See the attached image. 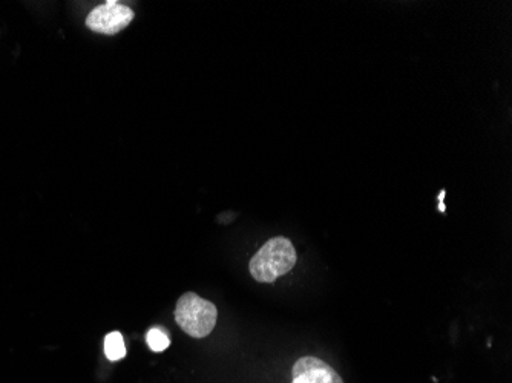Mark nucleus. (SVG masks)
I'll list each match as a JSON object with an SVG mask.
<instances>
[{
	"instance_id": "obj_1",
	"label": "nucleus",
	"mask_w": 512,
	"mask_h": 383,
	"mask_svg": "<svg viewBox=\"0 0 512 383\" xmlns=\"http://www.w3.org/2000/svg\"><path fill=\"white\" fill-rule=\"evenodd\" d=\"M296 259L298 256L292 241L284 236H276L269 239L250 259V275L255 281L272 284L295 267Z\"/></svg>"
},
{
	"instance_id": "obj_3",
	"label": "nucleus",
	"mask_w": 512,
	"mask_h": 383,
	"mask_svg": "<svg viewBox=\"0 0 512 383\" xmlns=\"http://www.w3.org/2000/svg\"><path fill=\"white\" fill-rule=\"evenodd\" d=\"M132 20H134V11L131 8L109 0L105 5H100L89 13L86 17V27L94 33L114 36L125 30Z\"/></svg>"
},
{
	"instance_id": "obj_2",
	"label": "nucleus",
	"mask_w": 512,
	"mask_h": 383,
	"mask_svg": "<svg viewBox=\"0 0 512 383\" xmlns=\"http://www.w3.org/2000/svg\"><path fill=\"white\" fill-rule=\"evenodd\" d=\"M175 321L191 338L203 339L214 331L218 310L215 304L197 293H184L175 307Z\"/></svg>"
},
{
	"instance_id": "obj_4",
	"label": "nucleus",
	"mask_w": 512,
	"mask_h": 383,
	"mask_svg": "<svg viewBox=\"0 0 512 383\" xmlns=\"http://www.w3.org/2000/svg\"><path fill=\"white\" fill-rule=\"evenodd\" d=\"M292 383H344L342 377L319 357L304 356L292 370Z\"/></svg>"
},
{
	"instance_id": "obj_6",
	"label": "nucleus",
	"mask_w": 512,
	"mask_h": 383,
	"mask_svg": "<svg viewBox=\"0 0 512 383\" xmlns=\"http://www.w3.org/2000/svg\"><path fill=\"white\" fill-rule=\"evenodd\" d=\"M146 342H148L149 348L154 353H163L168 350L171 345V339H169L168 333L163 328H151L146 334Z\"/></svg>"
},
{
	"instance_id": "obj_5",
	"label": "nucleus",
	"mask_w": 512,
	"mask_h": 383,
	"mask_svg": "<svg viewBox=\"0 0 512 383\" xmlns=\"http://www.w3.org/2000/svg\"><path fill=\"white\" fill-rule=\"evenodd\" d=\"M105 354L109 361H122L126 356L125 339L120 331H112L106 334L105 338Z\"/></svg>"
}]
</instances>
